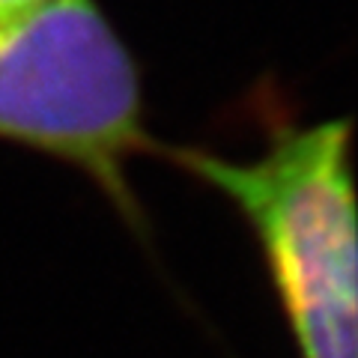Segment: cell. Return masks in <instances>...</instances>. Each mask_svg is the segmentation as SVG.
<instances>
[{"label":"cell","mask_w":358,"mask_h":358,"mask_svg":"<svg viewBox=\"0 0 358 358\" xmlns=\"http://www.w3.org/2000/svg\"><path fill=\"white\" fill-rule=\"evenodd\" d=\"M42 3H48V0H0V27L24 18L27 13H33V9Z\"/></svg>","instance_id":"cell-3"},{"label":"cell","mask_w":358,"mask_h":358,"mask_svg":"<svg viewBox=\"0 0 358 358\" xmlns=\"http://www.w3.org/2000/svg\"><path fill=\"white\" fill-rule=\"evenodd\" d=\"M350 120L281 129L257 159L164 150L254 227L301 358H358Z\"/></svg>","instance_id":"cell-1"},{"label":"cell","mask_w":358,"mask_h":358,"mask_svg":"<svg viewBox=\"0 0 358 358\" xmlns=\"http://www.w3.org/2000/svg\"><path fill=\"white\" fill-rule=\"evenodd\" d=\"M0 138L75 164L131 209L126 164L150 143L141 78L96 0H48L0 27Z\"/></svg>","instance_id":"cell-2"}]
</instances>
